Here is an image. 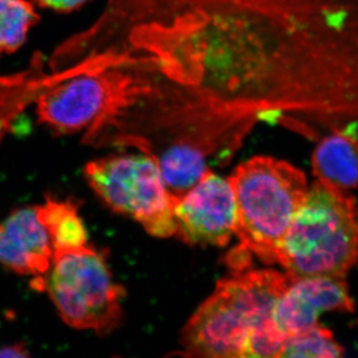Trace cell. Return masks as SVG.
<instances>
[{
	"label": "cell",
	"instance_id": "cell-1",
	"mask_svg": "<svg viewBox=\"0 0 358 358\" xmlns=\"http://www.w3.org/2000/svg\"><path fill=\"white\" fill-rule=\"evenodd\" d=\"M83 37L204 114L358 136V0H108Z\"/></svg>",
	"mask_w": 358,
	"mask_h": 358
},
{
	"label": "cell",
	"instance_id": "cell-2",
	"mask_svg": "<svg viewBox=\"0 0 358 358\" xmlns=\"http://www.w3.org/2000/svg\"><path fill=\"white\" fill-rule=\"evenodd\" d=\"M292 280L274 270L240 268L221 280L185 324L180 341L183 355L243 358L250 336L274 320L275 305Z\"/></svg>",
	"mask_w": 358,
	"mask_h": 358
},
{
	"label": "cell",
	"instance_id": "cell-3",
	"mask_svg": "<svg viewBox=\"0 0 358 358\" xmlns=\"http://www.w3.org/2000/svg\"><path fill=\"white\" fill-rule=\"evenodd\" d=\"M358 260V206L348 190L315 181L282 239L278 264L292 279L345 277Z\"/></svg>",
	"mask_w": 358,
	"mask_h": 358
},
{
	"label": "cell",
	"instance_id": "cell-4",
	"mask_svg": "<svg viewBox=\"0 0 358 358\" xmlns=\"http://www.w3.org/2000/svg\"><path fill=\"white\" fill-rule=\"evenodd\" d=\"M228 181L242 252L266 264L278 263L282 239L307 195L305 173L288 162L261 155L238 166Z\"/></svg>",
	"mask_w": 358,
	"mask_h": 358
},
{
	"label": "cell",
	"instance_id": "cell-5",
	"mask_svg": "<svg viewBox=\"0 0 358 358\" xmlns=\"http://www.w3.org/2000/svg\"><path fill=\"white\" fill-rule=\"evenodd\" d=\"M41 291L71 327L106 336L120 326L124 289L115 282L103 254L89 245L55 252L41 278Z\"/></svg>",
	"mask_w": 358,
	"mask_h": 358
},
{
	"label": "cell",
	"instance_id": "cell-6",
	"mask_svg": "<svg viewBox=\"0 0 358 358\" xmlns=\"http://www.w3.org/2000/svg\"><path fill=\"white\" fill-rule=\"evenodd\" d=\"M85 176L96 196L115 213L133 218L152 236L176 235L173 200L150 155H108L90 162Z\"/></svg>",
	"mask_w": 358,
	"mask_h": 358
},
{
	"label": "cell",
	"instance_id": "cell-7",
	"mask_svg": "<svg viewBox=\"0 0 358 358\" xmlns=\"http://www.w3.org/2000/svg\"><path fill=\"white\" fill-rule=\"evenodd\" d=\"M176 232L183 242L202 246H226L235 235L236 202L228 179L210 171L173 203Z\"/></svg>",
	"mask_w": 358,
	"mask_h": 358
},
{
	"label": "cell",
	"instance_id": "cell-8",
	"mask_svg": "<svg viewBox=\"0 0 358 358\" xmlns=\"http://www.w3.org/2000/svg\"><path fill=\"white\" fill-rule=\"evenodd\" d=\"M355 303L345 277H306L293 279L280 296L274 320L287 338L317 326L327 312H352Z\"/></svg>",
	"mask_w": 358,
	"mask_h": 358
},
{
	"label": "cell",
	"instance_id": "cell-9",
	"mask_svg": "<svg viewBox=\"0 0 358 358\" xmlns=\"http://www.w3.org/2000/svg\"><path fill=\"white\" fill-rule=\"evenodd\" d=\"M50 237L35 207H21L0 224V263L16 274L43 277L52 265Z\"/></svg>",
	"mask_w": 358,
	"mask_h": 358
},
{
	"label": "cell",
	"instance_id": "cell-10",
	"mask_svg": "<svg viewBox=\"0 0 358 358\" xmlns=\"http://www.w3.org/2000/svg\"><path fill=\"white\" fill-rule=\"evenodd\" d=\"M317 181L341 190L358 187V141L343 133L324 134L312 157Z\"/></svg>",
	"mask_w": 358,
	"mask_h": 358
},
{
	"label": "cell",
	"instance_id": "cell-11",
	"mask_svg": "<svg viewBox=\"0 0 358 358\" xmlns=\"http://www.w3.org/2000/svg\"><path fill=\"white\" fill-rule=\"evenodd\" d=\"M80 203L74 199L47 197L35 207L37 217L50 237L54 253L81 248L88 245V233L79 215Z\"/></svg>",
	"mask_w": 358,
	"mask_h": 358
},
{
	"label": "cell",
	"instance_id": "cell-12",
	"mask_svg": "<svg viewBox=\"0 0 358 358\" xmlns=\"http://www.w3.org/2000/svg\"><path fill=\"white\" fill-rule=\"evenodd\" d=\"M35 63L23 72L0 77V141L8 134L21 113L37 96Z\"/></svg>",
	"mask_w": 358,
	"mask_h": 358
},
{
	"label": "cell",
	"instance_id": "cell-13",
	"mask_svg": "<svg viewBox=\"0 0 358 358\" xmlns=\"http://www.w3.org/2000/svg\"><path fill=\"white\" fill-rule=\"evenodd\" d=\"M38 20L28 0H0V54L17 51Z\"/></svg>",
	"mask_w": 358,
	"mask_h": 358
},
{
	"label": "cell",
	"instance_id": "cell-14",
	"mask_svg": "<svg viewBox=\"0 0 358 358\" xmlns=\"http://www.w3.org/2000/svg\"><path fill=\"white\" fill-rule=\"evenodd\" d=\"M343 355V348L336 343L331 331L317 324L303 333L289 336L279 357L336 358Z\"/></svg>",
	"mask_w": 358,
	"mask_h": 358
},
{
	"label": "cell",
	"instance_id": "cell-15",
	"mask_svg": "<svg viewBox=\"0 0 358 358\" xmlns=\"http://www.w3.org/2000/svg\"><path fill=\"white\" fill-rule=\"evenodd\" d=\"M37 6L57 13H71L86 4L89 0H33Z\"/></svg>",
	"mask_w": 358,
	"mask_h": 358
},
{
	"label": "cell",
	"instance_id": "cell-16",
	"mask_svg": "<svg viewBox=\"0 0 358 358\" xmlns=\"http://www.w3.org/2000/svg\"><path fill=\"white\" fill-rule=\"evenodd\" d=\"M30 353L24 343H15L13 345L0 348V357H29Z\"/></svg>",
	"mask_w": 358,
	"mask_h": 358
}]
</instances>
